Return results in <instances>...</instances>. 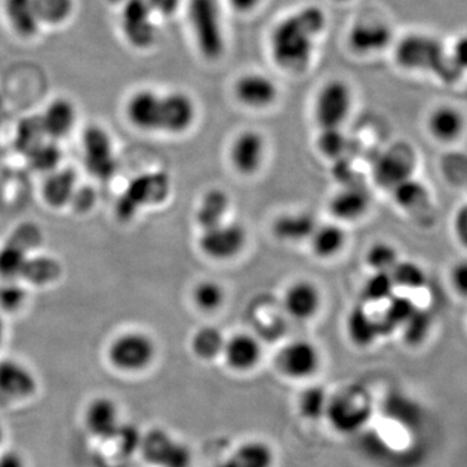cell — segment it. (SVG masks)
<instances>
[{"label":"cell","mask_w":467,"mask_h":467,"mask_svg":"<svg viewBox=\"0 0 467 467\" xmlns=\"http://www.w3.org/2000/svg\"><path fill=\"white\" fill-rule=\"evenodd\" d=\"M0 467H26V460L16 451L0 453Z\"/></svg>","instance_id":"obj_54"},{"label":"cell","mask_w":467,"mask_h":467,"mask_svg":"<svg viewBox=\"0 0 467 467\" xmlns=\"http://www.w3.org/2000/svg\"><path fill=\"white\" fill-rule=\"evenodd\" d=\"M43 239L41 227L33 223H24L11 234L0 250V275L5 278H18L27 254L39 247Z\"/></svg>","instance_id":"obj_12"},{"label":"cell","mask_w":467,"mask_h":467,"mask_svg":"<svg viewBox=\"0 0 467 467\" xmlns=\"http://www.w3.org/2000/svg\"><path fill=\"white\" fill-rule=\"evenodd\" d=\"M427 125L436 140L451 142L465 130V117L453 106H441L430 113Z\"/></svg>","instance_id":"obj_27"},{"label":"cell","mask_w":467,"mask_h":467,"mask_svg":"<svg viewBox=\"0 0 467 467\" xmlns=\"http://www.w3.org/2000/svg\"><path fill=\"white\" fill-rule=\"evenodd\" d=\"M153 14L159 17H173L182 7L183 0H147Z\"/></svg>","instance_id":"obj_51"},{"label":"cell","mask_w":467,"mask_h":467,"mask_svg":"<svg viewBox=\"0 0 467 467\" xmlns=\"http://www.w3.org/2000/svg\"><path fill=\"white\" fill-rule=\"evenodd\" d=\"M42 26H63L75 14V0H34Z\"/></svg>","instance_id":"obj_35"},{"label":"cell","mask_w":467,"mask_h":467,"mask_svg":"<svg viewBox=\"0 0 467 467\" xmlns=\"http://www.w3.org/2000/svg\"><path fill=\"white\" fill-rule=\"evenodd\" d=\"M3 12L9 29L18 38L30 41L41 32L34 0H3Z\"/></svg>","instance_id":"obj_22"},{"label":"cell","mask_w":467,"mask_h":467,"mask_svg":"<svg viewBox=\"0 0 467 467\" xmlns=\"http://www.w3.org/2000/svg\"><path fill=\"white\" fill-rule=\"evenodd\" d=\"M226 2L235 14L248 16L263 5L264 0H226Z\"/></svg>","instance_id":"obj_53"},{"label":"cell","mask_w":467,"mask_h":467,"mask_svg":"<svg viewBox=\"0 0 467 467\" xmlns=\"http://www.w3.org/2000/svg\"><path fill=\"white\" fill-rule=\"evenodd\" d=\"M404 337L408 343L418 344L425 339L431 326L429 313L417 310L407 319L404 325Z\"/></svg>","instance_id":"obj_47"},{"label":"cell","mask_w":467,"mask_h":467,"mask_svg":"<svg viewBox=\"0 0 467 467\" xmlns=\"http://www.w3.org/2000/svg\"><path fill=\"white\" fill-rule=\"evenodd\" d=\"M198 119V104L189 92L173 90L161 94L160 131L183 134L192 128Z\"/></svg>","instance_id":"obj_14"},{"label":"cell","mask_w":467,"mask_h":467,"mask_svg":"<svg viewBox=\"0 0 467 467\" xmlns=\"http://www.w3.org/2000/svg\"><path fill=\"white\" fill-rule=\"evenodd\" d=\"M225 337L216 327L207 326L193 334L192 339V348L196 358L209 361L223 355V346H225Z\"/></svg>","instance_id":"obj_36"},{"label":"cell","mask_w":467,"mask_h":467,"mask_svg":"<svg viewBox=\"0 0 467 467\" xmlns=\"http://www.w3.org/2000/svg\"><path fill=\"white\" fill-rule=\"evenodd\" d=\"M328 17L317 5H306L282 17L269 36V54L282 72L304 75L315 61Z\"/></svg>","instance_id":"obj_1"},{"label":"cell","mask_w":467,"mask_h":467,"mask_svg":"<svg viewBox=\"0 0 467 467\" xmlns=\"http://www.w3.org/2000/svg\"><path fill=\"white\" fill-rule=\"evenodd\" d=\"M63 273V267L57 260L52 257L41 256L27 259L21 269L18 278L36 285H50L57 282Z\"/></svg>","instance_id":"obj_33"},{"label":"cell","mask_w":467,"mask_h":467,"mask_svg":"<svg viewBox=\"0 0 467 467\" xmlns=\"http://www.w3.org/2000/svg\"><path fill=\"white\" fill-rule=\"evenodd\" d=\"M391 276L396 285L409 288V290H416L422 287L426 284V275L422 267L411 261H400L393 266Z\"/></svg>","instance_id":"obj_42"},{"label":"cell","mask_w":467,"mask_h":467,"mask_svg":"<svg viewBox=\"0 0 467 467\" xmlns=\"http://www.w3.org/2000/svg\"><path fill=\"white\" fill-rule=\"evenodd\" d=\"M230 208V198L223 189H211L202 196L196 211V221L202 230L223 223Z\"/></svg>","instance_id":"obj_30"},{"label":"cell","mask_w":467,"mask_h":467,"mask_svg":"<svg viewBox=\"0 0 467 467\" xmlns=\"http://www.w3.org/2000/svg\"><path fill=\"white\" fill-rule=\"evenodd\" d=\"M26 158L29 159L30 165L36 171H52L60 161L61 150L54 140L51 142L46 140L41 146L32 150Z\"/></svg>","instance_id":"obj_45"},{"label":"cell","mask_w":467,"mask_h":467,"mask_svg":"<svg viewBox=\"0 0 467 467\" xmlns=\"http://www.w3.org/2000/svg\"><path fill=\"white\" fill-rule=\"evenodd\" d=\"M82 144L88 171L98 180H110L116 174L117 160L109 134L100 126H90L86 129Z\"/></svg>","instance_id":"obj_15"},{"label":"cell","mask_w":467,"mask_h":467,"mask_svg":"<svg viewBox=\"0 0 467 467\" xmlns=\"http://www.w3.org/2000/svg\"><path fill=\"white\" fill-rule=\"evenodd\" d=\"M26 292L16 284H9L0 288V306L5 310H16L26 301Z\"/></svg>","instance_id":"obj_49"},{"label":"cell","mask_w":467,"mask_h":467,"mask_svg":"<svg viewBox=\"0 0 467 467\" xmlns=\"http://www.w3.org/2000/svg\"><path fill=\"white\" fill-rule=\"evenodd\" d=\"M187 20L199 54L214 63L226 54L223 8L218 0H187Z\"/></svg>","instance_id":"obj_2"},{"label":"cell","mask_w":467,"mask_h":467,"mask_svg":"<svg viewBox=\"0 0 467 467\" xmlns=\"http://www.w3.org/2000/svg\"><path fill=\"white\" fill-rule=\"evenodd\" d=\"M285 308L295 319L312 318L321 306V294L315 285L306 281L295 282L285 294Z\"/></svg>","instance_id":"obj_25"},{"label":"cell","mask_w":467,"mask_h":467,"mask_svg":"<svg viewBox=\"0 0 467 467\" xmlns=\"http://www.w3.org/2000/svg\"><path fill=\"white\" fill-rule=\"evenodd\" d=\"M275 451L266 442L251 441L243 442L225 461L216 467H273Z\"/></svg>","instance_id":"obj_28"},{"label":"cell","mask_w":467,"mask_h":467,"mask_svg":"<svg viewBox=\"0 0 467 467\" xmlns=\"http://www.w3.org/2000/svg\"><path fill=\"white\" fill-rule=\"evenodd\" d=\"M171 192V178L164 171H153L134 178L117 202V216L130 221L135 214L149 205L160 204Z\"/></svg>","instance_id":"obj_4"},{"label":"cell","mask_w":467,"mask_h":467,"mask_svg":"<svg viewBox=\"0 0 467 467\" xmlns=\"http://www.w3.org/2000/svg\"><path fill=\"white\" fill-rule=\"evenodd\" d=\"M247 243V233L239 223H223L202 230L199 247L214 260L225 261L241 254Z\"/></svg>","instance_id":"obj_13"},{"label":"cell","mask_w":467,"mask_h":467,"mask_svg":"<svg viewBox=\"0 0 467 467\" xmlns=\"http://www.w3.org/2000/svg\"><path fill=\"white\" fill-rule=\"evenodd\" d=\"M38 389L33 371L16 359L0 361V404H9L32 398Z\"/></svg>","instance_id":"obj_17"},{"label":"cell","mask_w":467,"mask_h":467,"mask_svg":"<svg viewBox=\"0 0 467 467\" xmlns=\"http://www.w3.org/2000/svg\"><path fill=\"white\" fill-rule=\"evenodd\" d=\"M367 261L374 272H391L399 263V254L389 243H376L367 254Z\"/></svg>","instance_id":"obj_44"},{"label":"cell","mask_w":467,"mask_h":467,"mask_svg":"<svg viewBox=\"0 0 467 467\" xmlns=\"http://www.w3.org/2000/svg\"><path fill=\"white\" fill-rule=\"evenodd\" d=\"M192 300L199 309L204 312H214L225 301V291L217 282L202 281L193 288Z\"/></svg>","instance_id":"obj_40"},{"label":"cell","mask_w":467,"mask_h":467,"mask_svg":"<svg viewBox=\"0 0 467 467\" xmlns=\"http://www.w3.org/2000/svg\"><path fill=\"white\" fill-rule=\"evenodd\" d=\"M347 330L352 343L362 348L371 346L376 342L377 337L382 335L378 319L371 317L362 306H356L350 312L347 321Z\"/></svg>","instance_id":"obj_31"},{"label":"cell","mask_w":467,"mask_h":467,"mask_svg":"<svg viewBox=\"0 0 467 467\" xmlns=\"http://www.w3.org/2000/svg\"><path fill=\"white\" fill-rule=\"evenodd\" d=\"M326 418L340 434H353L367 425L371 404L364 389L350 387L328 398Z\"/></svg>","instance_id":"obj_5"},{"label":"cell","mask_w":467,"mask_h":467,"mask_svg":"<svg viewBox=\"0 0 467 467\" xmlns=\"http://www.w3.org/2000/svg\"><path fill=\"white\" fill-rule=\"evenodd\" d=\"M72 201H76V207L84 212L86 209H90L91 205L94 204L95 195L94 192H88V190H82L78 195H76L75 192Z\"/></svg>","instance_id":"obj_56"},{"label":"cell","mask_w":467,"mask_h":467,"mask_svg":"<svg viewBox=\"0 0 467 467\" xmlns=\"http://www.w3.org/2000/svg\"><path fill=\"white\" fill-rule=\"evenodd\" d=\"M142 436L137 427L122 423L112 441L116 442L122 453L133 454L134 451H140Z\"/></svg>","instance_id":"obj_48"},{"label":"cell","mask_w":467,"mask_h":467,"mask_svg":"<svg viewBox=\"0 0 467 467\" xmlns=\"http://www.w3.org/2000/svg\"><path fill=\"white\" fill-rule=\"evenodd\" d=\"M441 43L425 34H409L395 45V61L399 67L417 72H438L442 60Z\"/></svg>","instance_id":"obj_8"},{"label":"cell","mask_w":467,"mask_h":467,"mask_svg":"<svg viewBox=\"0 0 467 467\" xmlns=\"http://www.w3.org/2000/svg\"><path fill=\"white\" fill-rule=\"evenodd\" d=\"M312 250L321 259H330L337 256L346 244L347 236L342 227L337 225H324L316 227L310 236Z\"/></svg>","instance_id":"obj_32"},{"label":"cell","mask_w":467,"mask_h":467,"mask_svg":"<svg viewBox=\"0 0 467 467\" xmlns=\"http://www.w3.org/2000/svg\"><path fill=\"white\" fill-rule=\"evenodd\" d=\"M395 287L391 273L376 272L364 285L362 296L368 303H380V301L391 299Z\"/></svg>","instance_id":"obj_41"},{"label":"cell","mask_w":467,"mask_h":467,"mask_svg":"<svg viewBox=\"0 0 467 467\" xmlns=\"http://www.w3.org/2000/svg\"><path fill=\"white\" fill-rule=\"evenodd\" d=\"M161 92L152 88H140L126 101L125 113L129 122L138 130L153 133L160 131Z\"/></svg>","instance_id":"obj_18"},{"label":"cell","mask_w":467,"mask_h":467,"mask_svg":"<svg viewBox=\"0 0 467 467\" xmlns=\"http://www.w3.org/2000/svg\"><path fill=\"white\" fill-rule=\"evenodd\" d=\"M3 339H5V322L0 318V346H2Z\"/></svg>","instance_id":"obj_57"},{"label":"cell","mask_w":467,"mask_h":467,"mask_svg":"<svg viewBox=\"0 0 467 467\" xmlns=\"http://www.w3.org/2000/svg\"><path fill=\"white\" fill-rule=\"evenodd\" d=\"M346 42L350 54L356 57H376L393 45V30L379 18H364L352 24Z\"/></svg>","instance_id":"obj_11"},{"label":"cell","mask_w":467,"mask_h":467,"mask_svg":"<svg viewBox=\"0 0 467 467\" xmlns=\"http://www.w3.org/2000/svg\"><path fill=\"white\" fill-rule=\"evenodd\" d=\"M395 201L404 208H411L426 198V190L420 182L409 177L392 189Z\"/></svg>","instance_id":"obj_46"},{"label":"cell","mask_w":467,"mask_h":467,"mask_svg":"<svg viewBox=\"0 0 467 467\" xmlns=\"http://www.w3.org/2000/svg\"><path fill=\"white\" fill-rule=\"evenodd\" d=\"M451 284L459 294L467 296V261H461L451 270Z\"/></svg>","instance_id":"obj_52"},{"label":"cell","mask_w":467,"mask_h":467,"mask_svg":"<svg viewBox=\"0 0 467 467\" xmlns=\"http://www.w3.org/2000/svg\"><path fill=\"white\" fill-rule=\"evenodd\" d=\"M450 58L457 73L467 72V34H463L454 41Z\"/></svg>","instance_id":"obj_50"},{"label":"cell","mask_w":467,"mask_h":467,"mask_svg":"<svg viewBox=\"0 0 467 467\" xmlns=\"http://www.w3.org/2000/svg\"><path fill=\"white\" fill-rule=\"evenodd\" d=\"M355 92L346 79L330 78L318 88L313 115L319 129L343 128L352 113Z\"/></svg>","instance_id":"obj_3"},{"label":"cell","mask_w":467,"mask_h":467,"mask_svg":"<svg viewBox=\"0 0 467 467\" xmlns=\"http://www.w3.org/2000/svg\"><path fill=\"white\" fill-rule=\"evenodd\" d=\"M76 174L75 171H61L58 173L52 174L45 183L43 196L45 201L51 207L58 208L69 202L75 195Z\"/></svg>","instance_id":"obj_34"},{"label":"cell","mask_w":467,"mask_h":467,"mask_svg":"<svg viewBox=\"0 0 467 467\" xmlns=\"http://www.w3.org/2000/svg\"><path fill=\"white\" fill-rule=\"evenodd\" d=\"M140 451L143 459L156 467L192 466L190 448L162 429H152L144 434Z\"/></svg>","instance_id":"obj_9"},{"label":"cell","mask_w":467,"mask_h":467,"mask_svg":"<svg viewBox=\"0 0 467 467\" xmlns=\"http://www.w3.org/2000/svg\"><path fill=\"white\" fill-rule=\"evenodd\" d=\"M370 204V195L361 186H347L331 199L330 212L342 221H355L364 216Z\"/></svg>","instance_id":"obj_26"},{"label":"cell","mask_w":467,"mask_h":467,"mask_svg":"<svg viewBox=\"0 0 467 467\" xmlns=\"http://www.w3.org/2000/svg\"><path fill=\"white\" fill-rule=\"evenodd\" d=\"M328 396L321 387H309L300 393L297 408L301 416L309 420H317L326 416Z\"/></svg>","instance_id":"obj_39"},{"label":"cell","mask_w":467,"mask_h":467,"mask_svg":"<svg viewBox=\"0 0 467 467\" xmlns=\"http://www.w3.org/2000/svg\"><path fill=\"white\" fill-rule=\"evenodd\" d=\"M109 3H112V5H117L121 7L122 5L126 2V0H109Z\"/></svg>","instance_id":"obj_59"},{"label":"cell","mask_w":467,"mask_h":467,"mask_svg":"<svg viewBox=\"0 0 467 467\" xmlns=\"http://www.w3.org/2000/svg\"><path fill=\"white\" fill-rule=\"evenodd\" d=\"M281 88L272 76L259 70H250L236 77L233 82V97L242 107L263 110L275 106Z\"/></svg>","instance_id":"obj_10"},{"label":"cell","mask_w":467,"mask_h":467,"mask_svg":"<svg viewBox=\"0 0 467 467\" xmlns=\"http://www.w3.org/2000/svg\"><path fill=\"white\" fill-rule=\"evenodd\" d=\"M317 226V221L308 212H297L278 217L273 232L279 241L299 243L308 241Z\"/></svg>","instance_id":"obj_29"},{"label":"cell","mask_w":467,"mask_h":467,"mask_svg":"<svg viewBox=\"0 0 467 467\" xmlns=\"http://www.w3.org/2000/svg\"><path fill=\"white\" fill-rule=\"evenodd\" d=\"M321 365L317 347L308 340H295L285 347L276 358V367L291 379H306L315 376Z\"/></svg>","instance_id":"obj_16"},{"label":"cell","mask_w":467,"mask_h":467,"mask_svg":"<svg viewBox=\"0 0 467 467\" xmlns=\"http://www.w3.org/2000/svg\"><path fill=\"white\" fill-rule=\"evenodd\" d=\"M456 233L461 242L467 247V205L460 209L456 216Z\"/></svg>","instance_id":"obj_55"},{"label":"cell","mask_w":467,"mask_h":467,"mask_svg":"<svg viewBox=\"0 0 467 467\" xmlns=\"http://www.w3.org/2000/svg\"><path fill=\"white\" fill-rule=\"evenodd\" d=\"M411 171H413V156L405 147H395L378 159L374 167V177L380 186L393 189L396 184L411 177Z\"/></svg>","instance_id":"obj_21"},{"label":"cell","mask_w":467,"mask_h":467,"mask_svg":"<svg viewBox=\"0 0 467 467\" xmlns=\"http://www.w3.org/2000/svg\"><path fill=\"white\" fill-rule=\"evenodd\" d=\"M416 306L411 303L410 299L402 296H392L389 299V306H387L386 315L378 319L380 334H389L393 328L404 325L407 319L416 312Z\"/></svg>","instance_id":"obj_38"},{"label":"cell","mask_w":467,"mask_h":467,"mask_svg":"<svg viewBox=\"0 0 467 467\" xmlns=\"http://www.w3.org/2000/svg\"><path fill=\"white\" fill-rule=\"evenodd\" d=\"M155 358V342L140 331L119 335L109 348V359L112 367L126 373L146 370Z\"/></svg>","instance_id":"obj_7"},{"label":"cell","mask_w":467,"mask_h":467,"mask_svg":"<svg viewBox=\"0 0 467 467\" xmlns=\"http://www.w3.org/2000/svg\"><path fill=\"white\" fill-rule=\"evenodd\" d=\"M147 0H126L121 5L119 26L129 46L138 51L150 50L158 42L159 29Z\"/></svg>","instance_id":"obj_6"},{"label":"cell","mask_w":467,"mask_h":467,"mask_svg":"<svg viewBox=\"0 0 467 467\" xmlns=\"http://www.w3.org/2000/svg\"><path fill=\"white\" fill-rule=\"evenodd\" d=\"M227 367L235 371L252 370L261 358V344L250 334H236L226 340L223 350Z\"/></svg>","instance_id":"obj_24"},{"label":"cell","mask_w":467,"mask_h":467,"mask_svg":"<svg viewBox=\"0 0 467 467\" xmlns=\"http://www.w3.org/2000/svg\"><path fill=\"white\" fill-rule=\"evenodd\" d=\"M41 119L43 130L46 137L50 138L54 142L63 140L72 133L77 124V109L67 98H57L48 104Z\"/></svg>","instance_id":"obj_23"},{"label":"cell","mask_w":467,"mask_h":467,"mask_svg":"<svg viewBox=\"0 0 467 467\" xmlns=\"http://www.w3.org/2000/svg\"><path fill=\"white\" fill-rule=\"evenodd\" d=\"M266 142L264 135L256 130H244L234 138L230 147V160L241 174L256 173L265 158Z\"/></svg>","instance_id":"obj_19"},{"label":"cell","mask_w":467,"mask_h":467,"mask_svg":"<svg viewBox=\"0 0 467 467\" xmlns=\"http://www.w3.org/2000/svg\"><path fill=\"white\" fill-rule=\"evenodd\" d=\"M317 147L326 158H342L347 147H348V138L343 133V128L321 129Z\"/></svg>","instance_id":"obj_43"},{"label":"cell","mask_w":467,"mask_h":467,"mask_svg":"<svg viewBox=\"0 0 467 467\" xmlns=\"http://www.w3.org/2000/svg\"><path fill=\"white\" fill-rule=\"evenodd\" d=\"M119 409L107 396L94 399L85 410V426L94 438L112 441L121 427Z\"/></svg>","instance_id":"obj_20"},{"label":"cell","mask_w":467,"mask_h":467,"mask_svg":"<svg viewBox=\"0 0 467 467\" xmlns=\"http://www.w3.org/2000/svg\"><path fill=\"white\" fill-rule=\"evenodd\" d=\"M45 130L39 116L27 117L17 126L16 147L24 155H29L36 147L46 142Z\"/></svg>","instance_id":"obj_37"},{"label":"cell","mask_w":467,"mask_h":467,"mask_svg":"<svg viewBox=\"0 0 467 467\" xmlns=\"http://www.w3.org/2000/svg\"><path fill=\"white\" fill-rule=\"evenodd\" d=\"M5 427H3L2 423H0V447H2L3 441H5Z\"/></svg>","instance_id":"obj_58"}]
</instances>
